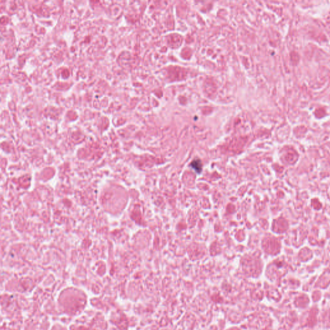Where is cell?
<instances>
[{
    "label": "cell",
    "instance_id": "cell-1",
    "mask_svg": "<svg viewBox=\"0 0 330 330\" xmlns=\"http://www.w3.org/2000/svg\"><path fill=\"white\" fill-rule=\"evenodd\" d=\"M191 166L192 167V168L196 171L197 173L200 174L202 171V164L201 161L199 159L194 160L191 163Z\"/></svg>",
    "mask_w": 330,
    "mask_h": 330
}]
</instances>
